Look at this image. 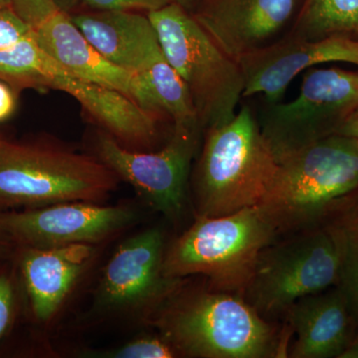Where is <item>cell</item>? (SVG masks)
<instances>
[{
    "mask_svg": "<svg viewBox=\"0 0 358 358\" xmlns=\"http://www.w3.org/2000/svg\"><path fill=\"white\" fill-rule=\"evenodd\" d=\"M148 317L180 357L268 358L281 353L279 329L238 294L182 285Z\"/></svg>",
    "mask_w": 358,
    "mask_h": 358,
    "instance_id": "cell-1",
    "label": "cell"
},
{
    "mask_svg": "<svg viewBox=\"0 0 358 358\" xmlns=\"http://www.w3.org/2000/svg\"><path fill=\"white\" fill-rule=\"evenodd\" d=\"M277 162L259 203L278 235L317 227L338 200L358 187V140L334 134Z\"/></svg>",
    "mask_w": 358,
    "mask_h": 358,
    "instance_id": "cell-2",
    "label": "cell"
},
{
    "mask_svg": "<svg viewBox=\"0 0 358 358\" xmlns=\"http://www.w3.org/2000/svg\"><path fill=\"white\" fill-rule=\"evenodd\" d=\"M275 167L257 115L243 106L227 124L203 131L193 173L196 216L216 217L258 205Z\"/></svg>",
    "mask_w": 358,
    "mask_h": 358,
    "instance_id": "cell-3",
    "label": "cell"
},
{
    "mask_svg": "<svg viewBox=\"0 0 358 358\" xmlns=\"http://www.w3.org/2000/svg\"><path fill=\"white\" fill-rule=\"evenodd\" d=\"M119 179L98 157L0 136V212L71 201L103 203Z\"/></svg>",
    "mask_w": 358,
    "mask_h": 358,
    "instance_id": "cell-4",
    "label": "cell"
},
{
    "mask_svg": "<svg viewBox=\"0 0 358 358\" xmlns=\"http://www.w3.org/2000/svg\"><path fill=\"white\" fill-rule=\"evenodd\" d=\"M278 237L259 205L216 217L196 216L166 248L164 275H202L209 288L243 296L261 251Z\"/></svg>",
    "mask_w": 358,
    "mask_h": 358,
    "instance_id": "cell-5",
    "label": "cell"
},
{
    "mask_svg": "<svg viewBox=\"0 0 358 358\" xmlns=\"http://www.w3.org/2000/svg\"><path fill=\"white\" fill-rule=\"evenodd\" d=\"M148 16L169 64L188 90L203 131L229 122L244 94L239 62L224 52L192 14L176 2Z\"/></svg>",
    "mask_w": 358,
    "mask_h": 358,
    "instance_id": "cell-6",
    "label": "cell"
},
{
    "mask_svg": "<svg viewBox=\"0 0 358 358\" xmlns=\"http://www.w3.org/2000/svg\"><path fill=\"white\" fill-rule=\"evenodd\" d=\"M339 267L324 226L285 235L261 251L243 298L264 319L282 317L301 299L336 287Z\"/></svg>",
    "mask_w": 358,
    "mask_h": 358,
    "instance_id": "cell-7",
    "label": "cell"
},
{
    "mask_svg": "<svg viewBox=\"0 0 358 358\" xmlns=\"http://www.w3.org/2000/svg\"><path fill=\"white\" fill-rule=\"evenodd\" d=\"M358 107V72L310 68L289 103H266L257 115L264 140L278 160L338 133Z\"/></svg>",
    "mask_w": 358,
    "mask_h": 358,
    "instance_id": "cell-8",
    "label": "cell"
},
{
    "mask_svg": "<svg viewBox=\"0 0 358 358\" xmlns=\"http://www.w3.org/2000/svg\"><path fill=\"white\" fill-rule=\"evenodd\" d=\"M202 136L203 129L199 126H174L166 147L145 152L124 147L101 131L96 141V157L133 186L152 208L176 221L185 210L190 167Z\"/></svg>",
    "mask_w": 358,
    "mask_h": 358,
    "instance_id": "cell-9",
    "label": "cell"
},
{
    "mask_svg": "<svg viewBox=\"0 0 358 358\" xmlns=\"http://www.w3.org/2000/svg\"><path fill=\"white\" fill-rule=\"evenodd\" d=\"M164 235L152 228L120 245L103 270L98 303L110 312L154 313L185 279H171L164 272Z\"/></svg>",
    "mask_w": 358,
    "mask_h": 358,
    "instance_id": "cell-10",
    "label": "cell"
},
{
    "mask_svg": "<svg viewBox=\"0 0 358 358\" xmlns=\"http://www.w3.org/2000/svg\"><path fill=\"white\" fill-rule=\"evenodd\" d=\"M0 218L17 246L53 248L102 243L131 225L136 212L127 205L71 201L0 212Z\"/></svg>",
    "mask_w": 358,
    "mask_h": 358,
    "instance_id": "cell-11",
    "label": "cell"
},
{
    "mask_svg": "<svg viewBox=\"0 0 358 358\" xmlns=\"http://www.w3.org/2000/svg\"><path fill=\"white\" fill-rule=\"evenodd\" d=\"M303 0H200L193 17L234 59L277 43L293 29Z\"/></svg>",
    "mask_w": 358,
    "mask_h": 358,
    "instance_id": "cell-12",
    "label": "cell"
},
{
    "mask_svg": "<svg viewBox=\"0 0 358 358\" xmlns=\"http://www.w3.org/2000/svg\"><path fill=\"white\" fill-rule=\"evenodd\" d=\"M237 61L243 73V98L262 94L266 103H279L289 85L303 71L331 62L358 67V40L345 36L308 40L288 34Z\"/></svg>",
    "mask_w": 358,
    "mask_h": 358,
    "instance_id": "cell-13",
    "label": "cell"
},
{
    "mask_svg": "<svg viewBox=\"0 0 358 358\" xmlns=\"http://www.w3.org/2000/svg\"><path fill=\"white\" fill-rule=\"evenodd\" d=\"M94 254L93 245L17 246L14 261L30 319L39 324L53 319L91 265Z\"/></svg>",
    "mask_w": 358,
    "mask_h": 358,
    "instance_id": "cell-14",
    "label": "cell"
},
{
    "mask_svg": "<svg viewBox=\"0 0 358 358\" xmlns=\"http://www.w3.org/2000/svg\"><path fill=\"white\" fill-rule=\"evenodd\" d=\"M286 317L296 336L289 353L293 358H339L357 329L336 286L301 299Z\"/></svg>",
    "mask_w": 358,
    "mask_h": 358,
    "instance_id": "cell-15",
    "label": "cell"
},
{
    "mask_svg": "<svg viewBox=\"0 0 358 358\" xmlns=\"http://www.w3.org/2000/svg\"><path fill=\"white\" fill-rule=\"evenodd\" d=\"M87 40L108 60L138 74L164 55L148 16L134 11H91L70 15Z\"/></svg>",
    "mask_w": 358,
    "mask_h": 358,
    "instance_id": "cell-16",
    "label": "cell"
},
{
    "mask_svg": "<svg viewBox=\"0 0 358 358\" xmlns=\"http://www.w3.org/2000/svg\"><path fill=\"white\" fill-rule=\"evenodd\" d=\"M40 48L71 76L117 90L133 99L136 76L108 60L71 20L57 10L34 28Z\"/></svg>",
    "mask_w": 358,
    "mask_h": 358,
    "instance_id": "cell-17",
    "label": "cell"
},
{
    "mask_svg": "<svg viewBox=\"0 0 358 358\" xmlns=\"http://www.w3.org/2000/svg\"><path fill=\"white\" fill-rule=\"evenodd\" d=\"M52 90L76 99L103 129L124 147L145 148L157 136V117L117 90L59 73Z\"/></svg>",
    "mask_w": 358,
    "mask_h": 358,
    "instance_id": "cell-18",
    "label": "cell"
},
{
    "mask_svg": "<svg viewBox=\"0 0 358 358\" xmlns=\"http://www.w3.org/2000/svg\"><path fill=\"white\" fill-rule=\"evenodd\" d=\"M320 225L338 248L341 267L336 287L345 294L358 329V187L338 200Z\"/></svg>",
    "mask_w": 358,
    "mask_h": 358,
    "instance_id": "cell-19",
    "label": "cell"
},
{
    "mask_svg": "<svg viewBox=\"0 0 358 358\" xmlns=\"http://www.w3.org/2000/svg\"><path fill=\"white\" fill-rule=\"evenodd\" d=\"M62 67L45 53L32 35L17 44L0 49V80L16 91L51 89Z\"/></svg>",
    "mask_w": 358,
    "mask_h": 358,
    "instance_id": "cell-20",
    "label": "cell"
},
{
    "mask_svg": "<svg viewBox=\"0 0 358 358\" xmlns=\"http://www.w3.org/2000/svg\"><path fill=\"white\" fill-rule=\"evenodd\" d=\"M289 34L308 40L329 36L358 40V0H303Z\"/></svg>",
    "mask_w": 358,
    "mask_h": 358,
    "instance_id": "cell-21",
    "label": "cell"
},
{
    "mask_svg": "<svg viewBox=\"0 0 358 358\" xmlns=\"http://www.w3.org/2000/svg\"><path fill=\"white\" fill-rule=\"evenodd\" d=\"M23 310L24 296L15 261H0V343L13 331Z\"/></svg>",
    "mask_w": 358,
    "mask_h": 358,
    "instance_id": "cell-22",
    "label": "cell"
},
{
    "mask_svg": "<svg viewBox=\"0 0 358 358\" xmlns=\"http://www.w3.org/2000/svg\"><path fill=\"white\" fill-rule=\"evenodd\" d=\"M94 357L171 358L180 357L178 350L164 336H147L129 341L108 352L96 353Z\"/></svg>",
    "mask_w": 358,
    "mask_h": 358,
    "instance_id": "cell-23",
    "label": "cell"
},
{
    "mask_svg": "<svg viewBox=\"0 0 358 358\" xmlns=\"http://www.w3.org/2000/svg\"><path fill=\"white\" fill-rule=\"evenodd\" d=\"M34 28L20 17L13 7H0V49L17 44L32 35Z\"/></svg>",
    "mask_w": 358,
    "mask_h": 358,
    "instance_id": "cell-24",
    "label": "cell"
},
{
    "mask_svg": "<svg viewBox=\"0 0 358 358\" xmlns=\"http://www.w3.org/2000/svg\"><path fill=\"white\" fill-rule=\"evenodd\" d=\"M85 6L93 11H134L147 13L159 10L173 0H80Z\"/></svg>",
    "mask_w": 358,
    "mask_h": 358,
    "instance_id": "cell-25",
    "label": "cell"
},
{
    "mask_svg": "<svg viewBox=\"0 0 358 358\" xmlns=\"http://www.w3.org/2000/svg\"><path fill=\"white\" fill-rule=\"evenodd\" d=\"M13 8L33 28L59 10L54 0H11Z\"/></svg>",
    "mask_w": 358,
    "mask_h": 358,
    "instance_id": "cell-26",
    "label": "cell"
},
{
    "mask_svg": "<svg viewBox=\"0 0 358 358\" xmlns=\"http://www.w3.org/2000/svg\"><path fill=\"white\" fill-rule=\"evenodd\" d=\"M18 93L10 85L0 80V122L10 119L15 113Z\"/></svg>",
    "mask_w": 358,
    "mask_h": 358,
    "instance_id": "cell-27",
    "label": "cell"
},
{
    "mask_svg": "<svg viewBox=\"0 0 358 358\" xmlns=\"http://www.w3.org/2000/svg\"><path fill=\"white\" fill-rule=\"evenodd\" d=\"M17 245L0 218V261L10 260L15 255Z\"/></svg>",
    "mask_w": 358,
    "mask_h": 358,
    "instance_id": "cell-28",
    "label": "cell"
},
{
    "mask_svg": "<svg viewBox=\"0 0 358 358\" xmlns=\"http://www.w3.org/2000/svg\"><path fill=\"white\" fill-rule=\"evenodd\" d=\"M336 134L358 140V107L345 120Z\"/></svg>",
    "mask_w": 358,
    "mask_h": 358,
    "instance_id": "cell-29",
    "label": "cell"
},
{
    "mask_svg": "<svg viewBox=\"0 0 358 358\" xmlns=\"http://www.w3.org/2000/svg\"><path fill=\"white\" fill-rule=\"evenodd\" d=\"M339 358H358V329Z\"/></svg>",
    "mask_w": 358,
    "mask_h": 358,
    "instance_id": "cell-30",
    "label": "cell"
},
{
    "mask_svg": "<svg viewBox=\"0 0 358 358\" xmlns=\"http://www.w3.org/2000/svg\"><path fill=\"white\" fill-rule=\"evenodd\" d=\"M80 0H54L59 10L69 13L71 9L77 6Z\"/></svg>",
    "mask_w": 358,
    "mask_h": 358,
    "instance_id": "cell-31",
    "label": "cell"
},
{
    "mask_svg": "<svg viewBox=\"0 0 358 358\" xmlns=\"http://www.w3.org/2000/svg\"><path fill=\"white\" fill-rule=\"evenodd\" d=\"M200 0H173V2L182 6L185 10L192 14L196 6H199Z\"/></svg>",
    "mask_w": 358,
    "mask_h": 358,
    "instance_id": "cell-32",
    "label": "cell"
},
{
    "mask_svg": "<svg viewBox=\"0 0 358 358\" xmlns=\"http://www.w3.org/2000/svg\"><path fill=\"white\" fill-rule=\"evenodd\" d=\"M0 7H13L11 0H0Z\"/></svg>",
    "mask_w": 358,
    "mask_h": 358,
    "instance_id": "cell-33",
    "label": "cell"
}]
</instances>
